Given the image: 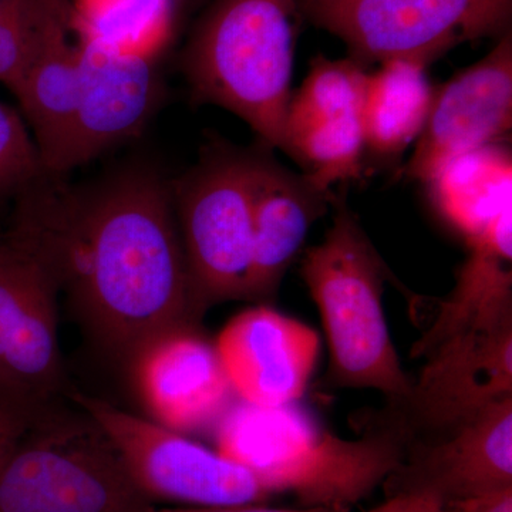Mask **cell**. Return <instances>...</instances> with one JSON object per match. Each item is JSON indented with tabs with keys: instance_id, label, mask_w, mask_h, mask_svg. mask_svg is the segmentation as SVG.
I'll list each match as a JSON object with an SVG mask.
<instances>
[{
	"instance_id": "83f0119b",
	"label": "cell",
	"mask_w": 512,
	"mask_h": 512,
	"mask_svg": "<svg viewBox=\"0 0 512 512\" xmlns=\"http://www.w3.org/2000/svg\"><path fill=\"white\" fill-rule=\"evenodd\" d=\"M154 512H340L320 507L272 508L262 504L239 505V507H173L156 508Z\"/></svg>"
},
{
	"instance_id": "d4e9b609",
	"label": "cell",
	"mask_w": 512,
	"mask_h": 512,
	"mask_svg": "<svg viewBox=\"0 0 512 512\" xmlns=\"http://www.w3.org/2000/svg\"><path fill=\"white\" fill-rule=\"evenodd\" d=\"M35 417L0 396V464Z\"/></svg>"
},
{
	"instance_id": "2e32d148",
	"label": "cell",
	"mask_w": 512,
	"mask_h": 512,
	"mask_svg": "<svg viewBox=\"0 0 512 512\" xmlns=\"http://www.w3.org/2000/svg\"><path fill=\"white\" fill-rule=\"evenodd\" d=\"M335 200L330 191L318 190L305 175L292 173L268 151L255 153L249 301H274L309 229Z\"/></svg>"
},
{
	"instance_id": "d6986e66",
	"label": "cell",
	"mask_w": 512,
	"mask_h": 512,
	"mask_svg": "<svg viewBox=\"0 0 512 512\" xmlns=\"http://www.w3.org/2000/svg\"><path fill=\"white\" fill-rule=\"evenodd\" d=\"M79 92V57L76 42H72L70 35L53 40L30 64L13 92L45 174L55 171L62 156L79 103Z\"/></svg>"
},
{
	"instance_id": "9c48e42d",
	"label": "cell",
	"mask_w": 512,
	"mask_h": 512,
	"mask_svg": "<svg viewBox=\"0 0 512 512\" xmlns=\"http://www.w3.org/2000/svg\"><path fill=\"white\" fill-rule=\"evenodd\" d=\"M57 298L45 268L0 235V396L32 416L72 394L60 352Z\"/></svg>"
},
{
	"instance_id": "4fadbf2b",
	"label": "cell",
	"mask_w": 512,
	"mask_h": 512,
	"mask_svg": "<svg viewBox=\"0 0 512 512\" xmlns=\"http://www.w3.org/2000/svg\"><path fill=\"white\" fill-rule=\"evenodd\" d=\"M383 485L387 497L427 495L443 507L512 487V396L446 436L409 441L402 463Z\"/></svg>"
},
{
	"instance_id": "30bf717a",
	"label": "cell",
	"mask_w": 512,
	"mask_h": 512,
	"mask_svg": "<svg viewBox=\"0 0 512 512\" xmlns=\"http://www.w3.org/2000/svg\"><path fill=\"white\" fill-rule=\"evenodd\" d=\"M412 393L389 417L407 443L446 436L512 396V322L466 330L430 350Z\"/></svg>"
},
{
	"instance_id": "603a6c76",
	"label": "cell",
	"mask_w": 512,
	"mask_h": 512,
	"mask_svg": "<svg viewBox=\"0 0 512 512\" xmlns=\"http://www.w3.org/2000/svg\"><path fill=\"white\" fill-rule=\"evenodd\" d=\"M73 32L72 0H0V83L15 92L37 56Z\"/></svg>"
},
{
	"instance_id": "ba28073f",
	"label": "cell",
	"mask_w": 512,
	"mask_h": 512,
	"mask_svg": "<svg viewBox=\"0 0 512 512\" xmlns=\"http://www.w3.org/2000/svg\"><path fill=\"white\" fill-rule=\"evenodd\" d=\"M70 400L99 424L134 483L151 501L239 507L274 497L248 468L183 433L99 397L72 392Z\"/></svg>"
},
{
	"instance_id": "8fae6325",
	"label": "cell",
	"mask_w": 512,
	"mask_h": 512,
	"mask_svg": "<svg viewBox=\"0 0 512 512\" xmlns=\"http://www.w3.org/2000/svg\"><path fill=\"white\" fill-rule=\"evenodd\" d=\"M80 92L69 137L49 175H67L143 133L163 101L158 62L77 36ZM45 174V173H43Z\"/></svg>"
},
{
	"instance_id": "7a4b0ae2",
	"label": "cell",
	"mask_w": 512,
	"mask_h": 512,
	"mask_svg": "<svg viewBox=\"0 0 512 512\" xmlns=\"http://www.w3.org/2000/svg\"><path fill=\"white\" fill-rule=\"evenodd\" d=\"M215 450L248 468L272 495L301 507L348 512L402 463L407 439L380 423L360 439L336 436L298 404L265 407L235 400L214 427Z\"/></svg>"
},
{
	"instance_id": "ffe728a7",
	"label": "cell",
	"mask_w": 512,
	"mask_h": 512,
	"mask_svg": "<svg viewBox=\"0 0 512 512\" xmlns=\"http://www.w3.org/2000/svg\"><path fill=\"white\" fill-rule=\"evenodd\" d=\"M367 74L362 107L366 150L389 158L403 154L416 143L429 117L434 89L427 66L412 60L380 63Z\"/></svg>"
},
{
	"instance_id": "277c9868",
	"label": "cell",
	"mask_w": 512,
	"mask_h": 512,
	"mask_svg": "<svg viewBox=\"0 0 512 512\" xmlns=\"http://www.w3.org/2000/svg\"><path fill=\"white\" fill-rule=\"evenodd\" d=\"M333 205L325 239L301 262L328 338V383L377 390L392 404L403 403L413 380L404 372L384 315V282L392 275L348 205L338 200Z\"/></svg>"
},
{
	"instance_id": "52a82bcc",
	"label": "cell",
	"mask_w": 512,
	"mask_h": 512,
	"mask_svg": "<svg viewBox=\"0 0 512 512\" xmlns=\"http://www.w3.org/2000/svg\"><path fill=\"white\" fill-rule=\"evenodd\" d=\"M298 6L365 67L393 59L429 67L453 47L511 32L512 0H305Z\"/></svg>"
},
{
	"instance_id": "6da1fadb",
	"label": "cell",
	"mask_w": 512,
	"mask_h": 512,
	"mask_svg": "<svg viewBox=\"0 0 512 512\" xmlns=\"http://www.w3.org/2000/svg\"><path fill=\"white\" fill-rule=\"evenodd\" d=\"M5 237L45 268L107 356L128 365L165 330L200 326L170 181L148 164L72 184L40 174Z\"/></svg>"
},
{
	"instance_id": "484cf974",
	"label": "cell",
	"mask_w": 512,
	"mask_h": 512,
	"mask_svg": "<svg viewBox=\"0 0 512 512\" xmlns=\"http://www.w3.org/2000/svg\"><path fill=\"white\" fill-rule=\"evenodd\" d=\"M446 508L456 512H512V487L458 501Z\"/></svg>"
},
{
	"instance_id": "7c38bea8",
	"label": "cell",
	"mask_w": 512,
	"mask_h": 512,
	"mask_svg": "<svg viewBox=\"0 0 512 512\" xmlns=\"http://www.w3.org/2000/svg\"><path fill=\"white\" fill-rule=\"evenodd\" d=\"M512 128V36L434 90L404 175L427 184L454 158L505 144Z\"/></svg>"
},
{
	"instance_id": "f546056e",
	"label": "cell",
	"mask_w": 512,
	"mask_h": 512,
	"mask_svg": "<svg viewBox=\"0 0 512 512\" xmlns=\"http://www.w3.org/2000/svg\"><path fill=\"white\" fill-rule=\"evenodd\" d=\"M431 512H456V511L448 510V508H446V507H439V508H436V510L431 511Z\"/></svg>"
},
{
	"instance_id": "5b68a950",
	"label": "cell",
	"mask_w": 512,
	"mask_h": 512,
	"mask_svg": "<svg viewBox=\"0 0 512 512\" xmlns=\"http://www.w3.org/2000/svg\"><path fill=\"white\" fill-rule=\"evenodd\" d=\"M83 409L37 414L0 464V512H154Z\"/></svg>"
},
{
	"instance_id": "4316f807",
	"label": "cell",
	"mask_w": 512,
	"mask_h": 512,
	"mask_svg": "<svg viewBox=\"0 0 512 512\" xmlns=\"http://www.w3.org/2000/svg\"><path fill=\"white\" fill-rule=\"evenodd\" d=\"M443 507L434 498L421 494H394L389 495L379 507L369 512H431Z\"/></svg>"
},
{
	"instance_id": "4dcf8cb0",
	"label": "cell",
	"mask_w": 512,
	"mask_h": 512,
	"mask_svg": "<svg viewBox=\"0 0 512 512\" xmlns=\"http://www.w3.org/2000/svg\"><path fill=\"white\" fill-rule=\"evenodd\" d=\"M298 2H305V0H298Z\"/></svg>"
},
{
	"instance_id": "e0dca14e",
	"label": "cell",
	"mask_w": 512,
	"mask_h": 512,
	"mask_svg": "<svg viewBox=\"0 0 512 512\" xmlns=\"http://www.w3.org/2000/svg\"><path fill=\"white\" fill-rule=\"evenodd\" d=\"M512 207L483 234L467 242L468 256L447 298L436 299L429 326L413 345L424 357L439 343L466 330L512 322Z\"/></svg>"
},
{
	"instance_id": "8992f818",
	"label": "cell",
	"mask_w": 512,
	"mask_h": 512,
	"mask_svg": "<svg viewBox=\"0 0 512 512\" xmlns=\"http://www.w3.org/2000/svg\"><path fill=\"white\" fill-rule=\"evenodd\" d=\"M255 153L210 146L194 167L170 181L198 311L249 301Z\"/></svg>"
},
{
	"instance_id": "44dd1931",
	"label": "cell",
	"mask_w": 512,
	"mask_h": 512,
	"mask_svg": "<svg viewBox=\"0 0 512 512\" xmlns=\"http://www.w3.org/2000/svg\"><path fill=\"white\" fill-rule=\"evenodd\" d=\"M281 150L298 161L320 191L355 180L365 153L362 113L345 110L286 111Z\"/></svg>"
},
{
	"instance_id": "f1b7e54d",
	"label": "cell",
	"mask_w": 512,
	"mask_h": 512,
	"mask_svg": "<svg viewBox=\"0 0 512 512\" xmlns=\"http://www.w3.org/2000/svg\"><path fill=\"white\" fill-rule=\"evenodd\" d=\"M165 2L173 8L180 23H183V20L187 18L190 13L204 8L210 0H165Z\"/></svg>"
},
{
	"instance_id": "ac0fdd59",
	"label": "cell",
	"mask_w": 512,
	"mask_h": 512,
	"mask_svg": "<svg viewBox=\"0 0 512 512\" xmlns=\"http://www.w3.org/2000/svg\"><path fill=\"white\" fill-rule=\"evenodd\" d=\"M431 204L467 242L512 207V157L494 144L454 158L430 183Z\"/></svg>"
},
{
	"instance_id": "5bb4252c",
	"label": "cell",
	"mask_w": 512,
	"mask_h": 512,
	"mask_svg": "<svg viewBox=\"0 0 512 512\" xmlns=\"http://www.w3.org/2000/svg\"><path fill=\"white\" fill-rule=\"evenodd\" d=\"M127 366L153 420L178 433L217 426L237 400L217 349L200 326L154 336Z\"/></svg>"
},
{
	"instance_id": "7402d4cb",
	"label": "cell",
	"mask_w": 512,
	"mask_h": 512,
	"mask_svg": "<svg viewBox=\"0 0 512 512\" xmlns=\"http://www.w3.org/2000/svg\"><path fill=\"white\" fill-rule=\"evenodd\" d=\"M74 33L123 55L158 62L180 20L165 0H72Z\"/></svg>"
},
{
	"instance_id": "cb8c5ba5",
	"label": "cell",
	"mask_w": 512,
	"mask_h": 512,
	"mask_svg": "<svg viewBox=\"0 0 512 512\" xmlns=\"http://www.w3.org/2000/svg\"><path fill=\"white\" fill-rule=\"evenodd\" d=\"M42 173L28 124L18 111L0 101V200L15 197Z\"/></svg>"
},
{
	"instance_id": "3957f363",
	"label": "cell",
	"mask_w": 512,
	"mask_h": 512,
	"mask_svg": "<svg viewBox=\"0 0 512 512\" xmlns=\"http://www.w3.org/2000/svg\"><path fill=\"white\" fill-rule=\"evenodd\" d=\"M298 0H210L181 69L192 100L235 114L268 148H281L291 100Z\"/></svg>"
},
{
	"instance_id": "9a60e30c",
	"label": "cell",
	"mask_w": 512,
	"mask_h": 512,
	"mask_svg": "<svg viewBox=\"0 0 512 512\" xmlns=\"http://www.w3.org/2000/svg\"><path fill=\"white\" fill-rule=\"evenodd\" d=\"M214 345L237 399L255 406L298 403L319 356L318 333L269 305L238 313Z\"/></svg>"
}]
</instances>
